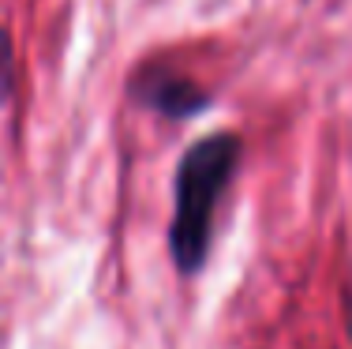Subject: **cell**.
<instances>
[{
	"mask_svg": "<svg viewBox=\"0 0 352 349\" xmlns=\"http://www.w3.org/2000/svg\"><path fill=\"white\" fill-rule=\"evenodd\" d=\"M240 162V139L232 131L206 136L184 154L176 169V214H173V260L184 274H195L210 252L214 214Z\"/></svg>",
	"mask_w": 352,
	"mask_h": 349,
	"instance_id": "cell-1",
	"label": "cell"
},
{
	"mask_svg": "<svg viewBox=\"0 0 352 349\" xmlns=\"http://www.w3.org/2000/svg\"><path fill=\"white\" fill-rule=\"evenodd\" d=\"M131 90H135L146 105L162 109L165 116H191L195 109L206 105V90H199L191 79L176 76V72L146 68L135 83H131Z\"/></svg>",
	"mask_w": 352,
	"mask_h": 349,
	"instance_id": "cell-2",
	"label": "cell"
},
{
	"mask_svg": "<svg viewBox=\"0 0 352 349\" xmlns=\"http://www.w3.org/2000/svg\"><path fill=\"white\" fill-rule=\"evenodd\" d=\"M8 72H12V38H8V30L0 27V87H4Z\"/></svg>",
	"mask_w": 352,
	"mask_h": 349,
	"instance_id": "cell-3",
	"label": "cell"
}]
</instances>
